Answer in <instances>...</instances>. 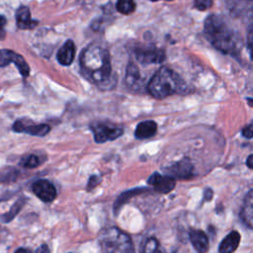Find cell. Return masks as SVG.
Returning <instances> with one entry per match:
<instances>
[{"label": "cell", "mask_w": 253, "mask_h": 253, "mask_svg": "<svg viewBox=\"0 0 253 253\" xmlns=\"http://www.w3.org/2000/svg\"><path fill=\"white\" fill-rule=\"evenodd\" d=\"M80 65L84 74L93 82L104 83L111 77L110 52L100 43H90L82 50Z\"/></svg>", "instance_id": "obj_1"}, {"label": "cell", "mask_w": 253, "mask_h": 253, "mask_svg": "<svg viewBox=\"0 0 253 253\" xmlns=\"http://www.w3.org/2000/svg\"><path fill=\"white\" fill-rule=\"evenodd\" d=\"M204 32L207 40L218 51L231 55L239 52V38L219 16H208L204 23Z\"/></svg>", "instance_id": "obj_2"}, {"label": "cell", "mask_w": 253, "mask_h": 253, "mask_svg": "<svg viewBox=\"0 0 253 253\" xmlns=\"http://www.w3.org/2000/svg\"><path fill=\"white\" fill-rule=\"evenodd\" d=\"M147 90L155 99H164L173 94L185 93L187 85L175 71L163 66L151 77Z\"/></svg>", "instance_id": "obj_3"}, {"label": "cell", "mask_w": 253, "mask_h": 253, "mask_svg": "<svg viewBox=\"0 0 253 253\" xmlns=\"http://www.w3.org/2000/svg\"><path fill=\"white\" fill-rule=\"evenodd\" d=\"M103 253H135L131 238L117 227L104 229L99 234Z\"/></svg>", "instance_id": "obj_4"}, {"label": "cell", "mask_w": 253, "mask_h": 253, "mask_svg": "<svg viewBox=\"0 0 253 253\" xmlns=\"http://www.w3.org/2000/svg\"><path fill=\"white\" fill-rule=\"evenodd\" d=\"M91 128L93 130L95 140L99 143L114 140L124 133L123 127L111 126V125H107V124H103V123L93 125L91 126Z\"/></svg>", "instance_id": "obj_5"}, {"label": "cell", "mask_w": 253, "mask_h": 253, "mask_svg": "<svg viewBox=\"0 0 253 253\" xmlns=\"http://www.w3.org/2000/svg\"><path fill=\"white\" fill-rule=\"evenodd\" d=\"M10 63H14L24 77L29 76L30 67L22 55L10 49H0V66H7Z\"/></svg>", "instance_id": "obj_6"}, {"label": "cell", "mask_w": 253, "mask_h": 253, "mask_svg": "<svg viewBox=\"0 0 253 253\" xmlns=\"http://www.w3.org/2000/svg\"><path fill=\"white\" fill-rule=\"evenodd\" d=\"M135 56L143 64L160 63L165 59V52L155 46H143L135 50Z\"/></svg>", "instance_id": "obj_7"}, {"label": "cell", "mask_w": 253, "mask_h": 253, "mask_svg": "<svg viewBox=\"0 0 253 253\" xmlns=\"http://www.w3.org/2000/svg\"><path fill=\"white\" fill-rule=\"evenodd\" d=\"M34 194L42 202H52L56 197L55 187L47 180H39L33 184Z\"/></svg>", "instance_id": "obj_8"}, {"label": "cell", "mask_w": 253, "mask_h": 253, "mask_svg": "<svg viewBox=\"0 0 253 253\" xmlns=\"http://www.w3.org/2000/svg\"><path fill=\"white\" fill-rule=\"evenodd\" d=\"M148 183L153 186L155 191L162 194L171 192L176 185L175 179L173 177H171L170 175L163 176L158 173L152 174L148 179Z\"/></svg>", "instance_id": "obj_9"}, {"label": "cell", "mask_w": 253, "mask_h": 253, "mask_svg": "<svg viewBox=\"0 0 253 253\" xmlns=\"http://www.w3.org/2000/svg\"><path fill=\"white\" fill-rule=\"evenodd\" d=\"M171 177H176L178 179H189L193 176L194 165L188 158H184L174 163L168 169Z\"/></svg>", "instance_id": "obj_10"}, {"label": "cell", "mask_w": 253, "mask_h": 253, "mask_svg": "<svg viewBox=\"0 0 253 253\" xmlns=\"http://www.w3.org/2000/svg\"><path fill=\"white\" fill-rule=\"evenodd\" d=\"M13 129L16 132H26L31 135L43 136L49 132L50 127L48 125H45V124L26 125L22 120H19L14 124Z\"/></svg>", "instance_id": "obj_11"}, {"label": "cell", "mask_w": 253, "mask_h": 253, "mask_svg": "<svg viewBox=\"0 0 253 253\" xmlns=\"http://www.w3.org/2000/svg\"><path fill=\"white\" fill-rule=\"evenodd\" d=\"M191 243L198 253H207L209 250V238L200 229H192L189 233Z\"/></svg>", "instance_id": "obj_12"}, {"label": "cell", "mask_w": 253, "mask_h": 253, "mask_svg": "<svg viewBox=\"0 0 253 253\" xmlns=\"http://www.w3.org/2000/svg\"><path fill=\"white\" fill-rule=\"evenodd\" d=\"M75 55V45L71 40H68L57 51V60L61 65L68 66L72 63Z\"/></svg>", "instance_id": "obj_13"}, {"label": "cell", "mask_w": 253, "mask_h": 253, "mask_svg": "<svg viewBox=\"0 0 253 253\" xmlns=\"http://www.w3.org/2000/svg\"><path fill=\"white\" fill-rule=\"evenodd\" d=\"M240 216L248 227L253 228V189L245 196Z\"/></svg>", "instance_id": "obj_14"}, {"label": "cell", "mask_w": 253, "mask_h": 253, "mask_svg": "<svg viewBox=\"0 0 253 253\" xmlns=\"http://www.w3.org/2000/svg\"><path fill=\"white\" fill-rule=\"evenodd\" d=\"M16 22L20 29H33L38 25L37 21H34L31 17V13L28 7L22 6L16 12Z\"/></svg>", "instance_id": "obj_15"}, {"label": "cell", "mask_w": 253, "mask_h": 253, "mask_svg": "<svg viewBox=\"0 0 253 253\" xmlns=\"http://www.w3.org/2000/svg\"><path fill=\"white\" fill-rule=\"evenodd\" d=\"M240 242V235L237 231H231L220 242L218 251L219 253H233Z\"/></svg>", "instance_id": "obj_16"}, {"label": "cell", "mask_w": 253, "mask_h": 253, "mask_svg": "<svg viewBox=\"0 0 253 253\" xmlns=\"http://www.w3.org/2000/svg\"><path fill=\"white\" fill-rule=\"evenodd\" d=\"M157 131V125L154 121H143L136 126L134 135L138 139H145L153 136Z\"/></svg>", "instance_id": "obj_17"}, {"label": "cell", "mask_w": 253, "mask_h": 253, "mask_svg": "<svg viewBox=\"0 0 253 253\" xmlns=\"http://www.w3.org/2000/svg\"><path fill=\"white\" fill-rule=\"evenodd\" d=\"M140 80V74L137 67L133 63H129L126 68V82L128 87L135 86Z\"/></svg>", "instance_id": "obj_18"}, {"label": "cell", "mask_w": 253, "mask_h": 253, "mask_svg": "<svg viewBox=\"0 0 253 253\" xmlns=\"http://www.w3.org/2000/svg\"><path fill=\"white\" fill-rule=\"evenodd\" d=\"M140 253H162L158 241L154 237H149L144 240L141 246Z\"/></svg>", "instance_id": "obj_19"}, {"label": "cell", "mask_w": 253, "mask_h": 253, "mask_svg": "<svg viewBox=\"0 0 253 253\" xmlns=\"http://www.w3.org/2000/svg\"><path fill=\"white\" fill-rule=\"evenodd\" d=\"M116 7L120 13L127 15L135 10V3L133 0H118Z\"/></svg>", "instance_id": "obj_20"}, {"label": "cell", "mask_w": 253, "mask_h": 253, "mask_svg": "<svg viewBox=\"0 0 253 253\" xmlns=\"http://www.w3.org/2000/svg\"><path fill=\"white\" fill-rule=\"evenodd\" d=\"M20 164L27 168H35L41 164V159L36 154H30V155H27L26 157H24L21 160Z\"/></svg>", "instance_id": "obj_21"}, {"label": "cell", "mask_w": 253, "mask_h": 253, "mask_svg": "<svg viewBox=\"0 0 253 253\" xmlns=\"http://www.w3.org/2000/svg\"><path fill=\"white\" fill-rule=\"evenodd\" d=\"M247 48H248V52L249 55L251 57V59L253 60V17H251V19L248 22L247 25Z\"/></svg>", "instance_id": "obj_22"}, {"label": "cell", "mask_w": 253, "mask_h": 253, "mask_svg": "<svg viewBox=\"0 0 253 253\" xmlns=\"http://www.w3.org/2000/svg\"><path fill=\"white\" fill-rule=\"evenodd\" d=\"M213 0H195L194 6L200 11H206L212 6Z\"/></svg>", "instance_id": "obj_23"}, {"label": "cell", "mask_w": 253, "mask_h": 253, "mask_svg": "<svg viewBox=\"0 0 253 253\" xmlns=\"http://www.w3.org/2000/svg\"><path fill=\"white\" fill-rule=\"evenodd\" d=\"M242 135L246 138L253 137V121L242 129Z\"/></svg>", "instance_id": "obj_24"}, {"label": "cell", "mask_w": 253, "mask_h": 253, "mask_svg": "<svg viewBox=\"0 0 253 253\" xmlns=\"http://www.w3.org/2000/svg\"><path fill=\"white\" fill-rule=\"evenodd\" d=\"M36 253H50V249H49V247H48L47 245L42 244V245H41V246L37 249Z\"/></svg>", "instance_id": "obj_25"}, {"label": "cell", "mask_w": 253, "mask_h": 253, "mask_svg": "<svg viewBox=\"0 0 253 253\" xmlns=\"http://www.w3.org/2000/svg\"><path fill=\"white\" fill-rule=\"evenodd\" d=\"M246 164L249 168L253 169V154H250L248 157H247V160H246Z\"/></svg>", "instance_id": "obj_26"}, {"label": "cell", "mask_w": 253, "mask_h": 253, "mask_svg": "<svg viewBox=\"0 0 253 253\" xmlns=\"http://www.w3.org/2000/svg\"><path fill=\"white\" fill-rule=\"evenodd\" d=\"M15 253H32V251L27 248H19L16 250Z\"/></svg>", "instance_id": "obj_27"}, {"label": "cell", "mask_w": 253, "mask_h": 253, "mask_svg": "<svg viewBox=\"0 0 253 253\" xmlns=\"http://www.w3.org/2000/svg\"><path fill=\"white\" fill-rule=\"evenodd\" d=\"M211 196H212V192L210 189L206 190V192H205V199L207 198V200H211Z\"/></svg>", "instance_id": "obj_28"}, {"label": "cell", "mask_w": 253, "mask_h": 253, "mask_svg": "<svg viewBox=\"0 0 253 253\" xmlns=\"http://www.w3.org/2000/svg\"><path fill=\"white\" fill-rule=\"evenodd\" d=\"M5 24H6V19L3 16H0V29H2Z\"/></svg>", "instance_id": "obj_29"}, {"label": "cell", "mask_w": 253, "mask_h": 253, "mask_svg": "<svg viewBox=\"0 0 253 253\" xmlns=\"http://www.w3.org/2000/svg\"><path fill=\"white\" fill-rule=\"evenodd\" d=\"M247 103L250 107H253V99L252 98H247Z\"/></svg>", "instance_id": "obj_30"}, {"label": "cell", "mask_w": 253, "mask_h": 253, "mask_svg": "<svg viewBox=\"0 0 253 253\" xmlns=\"http://www.w3.org/2000/svg\"><path fill=\"white\" fill-rule=\"evenodd\" d=\"M151 1H159V0H151ZM166 1H172V0H166Z\"/></svg>", "instance_id": "obj_31"}, {"label": "cell", "mask_w": 253, "mask_h": 253, "mask_svg": "<svg viewBox=\"0 0 253 253\" xmlns=\"http://www.w3.org/2000/svg\"><path fill=\"white\" fill-rule=\"evenodd\" d=\"M249 1H253V0H249Z\"/></svg>", "instance_id": "obj_32"}]
</instances>
